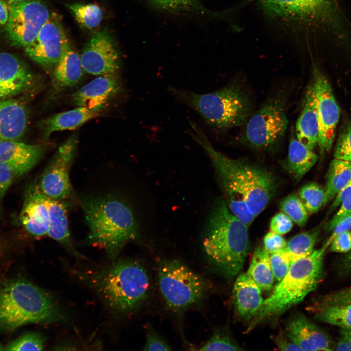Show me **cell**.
Returning <instances> with one entry per match:
<instances>
[{
  "instance_id": "1",
  "label": "cell",
  "mask_w": 351,
  "mask_h": 351,
  "mask_svg": "<svg viewBox=\"0 0 351 351\" xmlns=\"http://www.w3.org/2000/svg\"><path fill=\"white\" fill-rule=\"evenodd\" d=\"M190 124L192 137L212 161L225 199H244L256 217L275 193L276 182L273 175L257 164L224 155L213 147L197 124L190 121Z\"/></svg>"
},
{
  "instance_id": "2",
  "label": "cell",
  "mask_w": 351,
  "mask_h": 351,
  "mask_svg": "<svg viewBox=\"0 0 351 351\" xmlns=\"http://www.w3.org/2000/svg\"><path fill=\"white\" fill-rule=\"evenodd\" d=\"M70 272L91 289L106 308L117 316L129 314L146 300L149 279L136 260L119 259L96 268H71Z\"/></svg>"
},
{
  "instance_id": "3",
  "label": "cell",
  "mask_w": 351,
  "mask_h": 351,
  "mask_svg": "<svg viewBox=\"0 0 351 351\" xmlns=\"http://www.w3.org/2000/svg\"><path fill=\"white\" fill-rule=\"evenodd\" d=\"M202 246L208 260L225 276L232 278L243 268L250 247L248 226L231 212L224 199L212 206Z\"/></svg>"
},
{
  "instance_id": "4",
  "label": "cell",
  "mask_w": 351,
  "mask_h": 351,
  "mask_svg": "<svg viewBox=\"0 0 351 351\" xmlns=\"http://www.w3.org/2000/svg\"><path fill=\"white\" fill-rule=\"evenodd\" d=\"M89 228L86 242L104 250L111 261L122 248L139 236L134 215L125 203L112 196L89 199L81 202Z\"/></svg>"
},
{
  "instance_id": "5",
  "label": "cell",
  "mask_w": 351,
  "mask_h": 351,
  "mask_svg": "<svg viewBox=\"0 0 351 351\" xmlns=\"http://www.w3.org/2000/svg\"><path fill=\"white\" fill-rule=\"evenodd\" d=\"M66 315L50 293L23 279L0 287V328L12 331L30 323L67 321Z\"/></svg>"
},
{
  "instance_id": "6",
  "label": "cell",
  "mask_w": 351,
  "mask_h": 351,
  "mask_svg": "<svg viewBox=\"0 0 351 351\" xmlns=\"http://www.w3.org/2000/svg\"><path fill=\"white\" fill-rule=\"evenodd\" d=\"M269 17L298 28L324 30L341 42L348 41L351 24L338 0H259Z\"/></svg>"
},
{
  "instance_id": "7",
  "label": "cell",
  "mask_w": 351,
  "mask_h": 351,
  "mask_svg": "<svg viewBox=\"0 0 351 351\" xmlns=\"http://www.w3.org/2000/svg\"><path fill=\"white\" fill-rule=\"evenodd\" d=\"M330 245H323L309 255L293 262L272 294L254 316L249 330L259 323L279 316L301 301L319 283L323 275L324 254Z\"/></svg>"
},
{
  "instance_id": "8",
  "label": "cell",
  "mask_w": 351,
  "mask_h": 351,
  "mask_svg": "<svg viewBox=\"0 0 351 351\" xmlns=\"http://www.w3.org/2000/svg\"><path fill=\"white\" fill-rule=\"evenodd\" d=\"M168 91L177 100L195 110L206 124L214 129L226 130L245 124L252 112L249 98L234 85L205 94L173 86L169 87Z\"/></svg>"
},
{
  "instance_id": "9",
  "label": "cell",
  "mask_w": 351,
  "mask_h": 351,
  "mask_svg": "<svg viewBox=\"0 0 351 351\" xmlns=\"http://www.w3.org/2000/svg\"><path fill=\"white\" fill-rule=\"evenodd\" d=\"M157 277L160 293L168 306L180 312L202 300L210 286L202 276L177 260L159 262Z\"/></svg>"
},
{
  "instance_id": "10",
  "label": "cell",
  "mask_w": 351,
  "mask_h": 351,
  "mask_svg": "<svg viewBox=\"0 0 351 351\" xmlns=\"http://www.w3.org/2000/svg\"><path fill=\"white\" fill-rule=\"evenodd\" d=\"M243 141L257 149L266 150L278 143L287 129L284 102L278 98L266 102L245 123Z\"/></svg>"
},
{
  "instance_id": "11",
  "label": "cell",
  "mask_w": 351,
  "mask_h": 351,
  "mask_svg": "<svg viewBox=\"0 0 351 351\" xmlns=\"http://www.w3.org/2000/svg\"><path fill=\"white\" fill-rule=\"evenodd\" d=\"M78 145L77 136H71L59 146L43 171L38 185L47 197L66 201L71 197L69 173Z\"/></svg>"
},
{
  "instance_id": "12",
  "label": "cell",
  "mask_w": 351,
  "mask_h": 351,
  "mask_svg": "<svg viewBox=\"0 0 351 351\" xmlns=\"http://www.w3.org/2000/svg\"><path fill=\"white\" fill-rule=\"evenodd\" d=\"M9 7L6 24L8 38L13 45L25 47L35 39L50 18L49 11L39 0L10 4Z\"/></svg>"
},
{
  "instance_id": "13",
  "label": "cell",
  "mask_w": 351,
  "mask_h": 351,
  "mask_svg": "<svg viewBox=\"0 0 351 351\" xmlns=\"http://www.w3.org/2000/svg\"><path fill=\"white\" fill-rule=\"evenodd\" d=\"M313 82L316 95L317 145L320 152L324 153L331 149L333 144L340 117V109L329 82L316 69Z\"/></svg>"
},
{
  "instance_id": "14",
  "label": "cell",
  "mask_w": 351,
  "mask_h": 351,
  "mask_svg": "<svg viewBox=\"0 0 351 351\" xmlns=\"http://www.w3.org/2000/svg\"><path fill=\"white\" fill-rule=\"evenodd\" d=\"M69 45L60 23L50 17L35 39L25 47V51L31 59L49 69L55 67Z\"/></svg>"
},
{
  "instance_id": "15",
  "label": "cell",
  "mask_w": 351,
  "mask_h": 351,
  "mask_svg": "<svg viewBox=\"0 0 351 351\" xmlns=\"http://www.w3.org/2000/svg\"><path fill=\"white\" fill-rule=\"evenodd\" d=\"M84 73L93 76L117 75L120 68L118 52L112 39L105 31L95 34L80 56Z\"/></svg>"
},
{
  "instance_id": "16",
  "label": "cell",
  "mask_w": 351,
  "mask_h": 351,
  "mask_svg": "<svg viewBox=\"0 0 351 351\" xmlns=\"http://www.w3.org/2000/svg\"><path fill=\"white\" fill-rule=\"evenodd\" d=\"M35 78L17 57L0 52V100L10 98L31 88Z\"/></svg>"
},
{
  "instance_id": "17",
  "label": "cell",
  "mask_w": 351,
  "mask_h": 351,
  "mask_svg": "<svg viewBox=\"0 0 351 351\" xmlns=\"http://www.w3.org/2000/svg\"><path fill=\"white\" fill-rule=\"evenodd\" d=\"M20 221L26 231L35 237L47 235L49 214L47 197L36 182L27 188Z\"/></svg>"
},
{
  "instance_id": "18",
  "label": "cell",
  "mask_w": 351,
  "mask_h": 351,
  "mask_svg": "<svg viewBox=\"0 0 351 351\" xmlns=\"http://www.w3.org/2000/svg\"><path fill=\"white\" fill-rule=\"evenodd\" d=\"M120 88L117 75L98 76L75 92L72 100L77 107L99 112L118 93Z\"/></svg>"
},
{
  "instance_id": "19",
  "label": "cell",
  "mask_w": 351,
  "mask_h": 351,
  "mask_svg": "<svg viewBox=\"0 0 351 351\" xmlns=\"http://www.w3.org/2000/svg\"><path fill=\"white\" fill-rule=\"evenodd\" d=\"M286 335L302 351H331L327 335L302 315L292 317L286 327Z\"/></svg>"
},
{
  "instance_id": "20",
  "label": "cell",
  "mask_w": 351,
  "mask_h": 351,
  "mask_svg": "<svg viewBox=\"0 0 351 351\" xmlns=\"http://www.w3.org/2000/svg\"><path fill=\"white\" fill-rule=\"evenodd\" d=\"M43 153V148L39 145L16 140L0 141V162L15 168L21 176L35 166Z\"/></svg>"
},
{
  "instance_id": "21",
  "label": "cell",
  "mask_w": 351,
  "mask_h": 351,
  "mask_svg": "<svg viewBox=\"0 0 351 351\" xmlns=\"http://www.w3.org/2000/svg\"><path fill=\"white\" fill-rule=\"evenodd\" d=\"M27 110L21 102L11 98L0 100V141L21 138L26 131Z\"/></svg>"
},
{
  "instance_id": "22",
  "label": "cell",
  "mask_w": 351,
  "mask_h": 351,
  "mask_svg": "<svg viewBox=\"0 0 351 351\" xmlns=\"http://www.w3.org/2000/svg\"><path fill=\"white\" fill-rule=\"evenodd\" d=\"M233 296L238 315L247 320L253 318L263 302L261 289L247 273L236 278Z\"/></svg>"
},
{
  "instance_id": "23",
  "label": "cell",
  "mask_w": 351,
  "mask_h": 351,
  "mask_svg": "<svg viewBox=\"0 0 351 351\" xmlns=\"http://www.w3.org/2000/svg\"><path fill=\"white\" fill-rule=\"evenodd\" d=\"M296 138L312 150L317 145L318 124L315 90L313 82L308 87L301 114L296 125Z\"/></svg>"
},
{
  "instance_id": "24",
  "label": "cell",
  "mask_w": 351,
  "mask_h": 351,
  "mask_svg": "<svg viewBox=\"0 0 351 351\" xmlns=\"http://www.w3.org/2000/svg\"><path fill=\"white\" fill-rule=\"evenodd\" d=\"M49 223L47 235L61 244L77 259L85 258L74 247L69 229L67 205L66 201L47 197Z\"/></svg>"
},
{
  "instance_id": "25",
  "label": "cell",
  "mask_w": 351,
  "mask_h": 351,
  "mask_svg": "<svg viewBox=\"0 0 351 351\" xmlns=\"http://www.w3.org/2000/svg\"><path fill=\"white\" fill-rule=\"evenodd\" d=\"M83 107L52 115L40 120L38 124L44 138H48L55 132L74 130L88 121L100 116Z\"/></svg>"
},
{
  "instance_id": "26",
  "label": "cell",
  "mask_w": 351,
  "mask_h": 351,
  "mask_svg": "<svg viewBox=\"0 0 351 351\" xmlns=\"http://www.w3.org/2000/svg\"><path fill=\"white\" fill-rule=\"evenodd\" d=\"M83 73L80 56L69 45L54 67L53 87L61 91L74 86L81 80Z\"/></svg>"
},
{
  "instance_id": "27",
  "label": "cell",
  "mask_w": 351,
  "mask_h": 351,
  "mask_svg": "<svg viewBox=\"0 0 351 351\" xmlns=\"http://www.w3.org/2000/svg\"><path fill=\"white\" fill-rule=\"evenodd\" d=\"M288 152L285 168L297 181L301 180L318 160L313 150L294 137L290 139Z\"/></svg>"
},
{
  "instance_id": "28",
  "label": "cell",
  "mask_w": 351,
  "mask_h": 351,
  "mask_svg": "<svg viewBox=\"0 0 351 351\" xmlns=\"http://www.w3.org/2000/svg\"><path fill=\"white\" fill-rule=\"evenodd\" d=\"M326 178L324 205L333 200L351 179V161L334 158L329 166Z\"/></svg>"
},
{
  "instance_id": "29",
  "label": "cell",
  "mask_w": 351,
  "mask_h": 351,
  "mask_svg": "<svg viewBox=\"0 0 351 351\" xmlns=\"http://www.w3.org/2000/svg\"><path fill=\"white\" fill-rule=\"evenodd\" d=\"M247 273L261 289L269 291L272 288L274 277L269 254L264 247L255 249Z\"/></svg>"
},
{
  "instance_id": "30",
  "label": "cell",
  "mask_w": 351,
  "mask_h": 351,
  "mask_svg": "<svg viewBox=\"0 0 351 351\" xmlns=\"http://www.w3.org/2000/svg\"><path fill=\"white\" fill-rule=\"evenodd\" d=\"M316 319L323 322L351 330V303L327 305H312L310 308Z\"/></svg>"
},
{
  "instance_id": "31",
  "label": "cell",
  "mask_w": 351,
  "mask_h": 351,
  "mask_svg": "<svg viewBox=\"0 0 351 351\" xmlns=\"http://www.w3.org/2000/svg\"><path fill=\"white\" fill-rule=\"evenodd\" d=\"M320 231V226L315 227L312 230L295 235L287 242L284 250L289 256L291 264L309 255L313 251Z\"/></svg>"
},
{
  "instance_id": "32",
  "label": "cell",
  "mask_w": 351,
  "mask_h": 351,
  "mask_svg": "<svg viewBox=\"0 0 351 351\" xmlns=\"http://www.w3.org/2000/svg\"><path fill=\"white\" fill-rule=\"evenodd\" d=\"M156 8L171 13L195 14L204 16H218L208 10L200 0H149Z\"/></svg>"
},
{
  "instance_id": "33",
  "label": "cell",
  "mask_w": 351,
  "mask_h": 351,
  "mask_svg": "<svg viewBox=\"0 0 351 351\" xmlns=\"http://www.w3.org/2000/svg\"><path fill=\"white\" fill-rule=\"evenodd\" d=\"M68 8L78 22L87 28H96L101 21L102 12L97 4L75 3L69 5Z\"/></svg>"
},
{
  "instance_id": "34",
  "label": "cell",
  "mask_w": 351,
  "mask_h": 351,
  "mask_svg": "<svg viewBox=\"0 0 351 351\" xmlns=\"http://www.w3.org/2000/svg\"><path fill=\"white\" fill-rule=\"evenodd\" d=\"M298 195L309 214L316 213L324 205L325 190L316 183L304 185L300 189Z\"/></svg>"
},
{
  "instance_id": "35",
  "label": "cell",
  "mask_w": 351,
  "mask_h": 351,
  "mask_svg": "<svg viewBox=\"0 0 351 351\" xmlns=\"http://www.w3.org/2000/svg\"><path fill=\"white\" fill-rule=\"evenodd\" d=\"M280 207L282 212L299 226L302 227L306 224L309 213L298 195L292 194L286 196L281 201Z\"/></svg>"
},
{
  "instance_id": "36",
  "label": "cell",
  "mask_w": 351,
  "mask_h": 351,
  "mask_svg": "<svg viewBox=\"0 0 351 351\" xmlns=\"http://www.w3.org/2000/svg\"><path fill=\"white\" fill-rule=\"evenodd\" d=\"M332 208L339 205L340 208L326 226L328 230H332L336 224L343 218L351 214V179L334 198Z\"/></svg>"
},
{
  "instance_id": "37",
  "label": "cell",
  "mask_w": 351,
  "mask_h": 351,
  "mask_svg": "<svg viewBox=\"0 0 351 351\" xmlns=\"http://www.w3.org/2000/svg\"><path fill=\"white\" fill-rule=\"evenodd\" d=\"M45 340L39 333H25L16 339L12 341L5 347L8 351H41L45 345Z\"/></svg>"
},
{
  "instance_id": "38",
  "label": "cell",
  "mask_w": 351,
  "mask_h": 351,
  "mask_svg": "<svg viewBox=\"0 0 351 351\" xmlns=\"http://www.w3.org/2000/svg\"><path fill=\"white\" fill-rule=\"evenodd\" d=\"M242 349L227 335L216 332L199 349L200 351H238Z\"/></svg>"
},
{
  "instance_id": "39",
  "label": "cell",
  "mask_w": 351,
  "mask_h": 351,
  "mask_svg": "<svg viewBox=\"0 0 351 351\" xmlns=\"http://www.w3.org/2000/svg\"><path fill=\"white\" fill-rule=\"evenodd\" d=\"M231 212L238 219L249 226L255 216L246 201L240 198H231L225 200Z\"/></svg>"
},
{
  "instance_id": "40",
  "label": "cell",
  "mask_w": 351,
  "mask_h": 351,
  "mask_svg": "<svg viewBox=\"0 0 351 351\" xmlns=\"http://www.w3.org/2000/svg\"><path fill=\"white\" fill-rule=\"evenodd\" d=\"M271 269L274 277L280 281L288 273L291 265L289 256L284 250L271 254L270 256Z\"/></svg>"
},
{
  "instance_id": "41",
  "label": "cell",
  "mask_w": 351,
  "mask_h": 351,
  "mask_svg": "<svg viewBox=\"0 0 351 351\" xmlns=\"http://www.w3.org/2000/svg\"><path fill=\"white\" fill-rule=\"evenodd\" d=\"M334 158L351 161V125L339 136L334 151Z\"/></svg>"
},
{
  "instance_id": "42",
  "label": "cell",
  "mask_w": 351,
  "mask_h": 351,
  "mask_svg": "<svg viewBox=\"0 0 351 351\" xmlns=\"http://www.w3.org/2000/svg\"><path fill=\"white\" fill-rule=\"evenodd\" d=\"M351 303V286L320 297L312 305L327 306Z\"/></svg>"
},
{
  "instance_id": "43",
  "label": "cell",
  "mask_w": 351,
  "mask_h": 351,
  "mask_svg": "<svg viewBox=\"0 0 351 351\" xmlns=\"http://www.w3.org/2000/svg\"><path fill=\"white\" fill-rule=\"evenodd\" d=\"M20 176V174L15 168L0 162V213L2 201L7 190L14 180Z\"/></svg>"
},
{
  "instance_id": "44",
  "label": "cell",
  "mask_w": 351,
  "mask_h": 351,
  "mask_svg": "<svg viewBox=\"0 0 351 351\" xmlns=\"http://www.w3.org/2000/svg\"><path fill=\"white\" fill-rule=\"evenodd\" d=\"M292 226L293 223L291 218L284 213L280 212L271 219L270 228L271 231L281 235L289 232Z\"/></svg>"
},
{
  "instance_id": "45",
  "label": "cell",
  "mask_w": 351,
  "mask_h": 351,
  "mask_svg": "<svg viewBox=\"0 0 351 351\" xmlns=\"http://www.w3.org/2000/svg\"><path fill=\"white\" fill-rule=\"evenodd\" d=\"M144 351H170L171 347L156 332L147 327Z\"/></svg>"
},
{
  "instance_id": "46",
  "label": "cell",
  "mask_w": 351,
  "mask_h": 351,
  "mask_svg": "<svg viewBox=\"0 0 351 351\" xmlns=\"http://www.w3.org/2000/svg\"><path fill=\"white\" fill-rule=\"evenodd\" d=\"M263 243L264 249L271 254L284 250L287 242L280 234L271 231L265 235Z\"/></svg>"
},
{
  "instance_id": "47",
  "label": "cell",
  "mask_w": 351,
  "mask_h": 351,
  "mask_svg": "<svg viewBox=\"0 0 351 351\" xmlns=\"http://www.w3.org/2000/svg\"><path fill=\"white\" fill-rule=\"evenodd\" d=\"M331 251L345 253L351 250V232L346 231L337 235L330 245Z\"/></svg>"
},
{
  "instance_id": "48",
  "label": "cell",
  "mask_w": 351,
  "mask_h": 351,
  "mask_svg": "<svg viewBox=\"0 0 351 351\" xmlns=\"http://www.w3.org/2000/svg\"><path fill=\"white\" fill-rule=\"evenodd\" d=\"M351 229V214H350L345 216L336 224L332 230L333 231L332 234L327 240V242L331 245L332 241L337 235L343 232L349 231Z\"/></svg>"
},
{
  "instance_id": "49",
  "label": "cell",
  "mask_w": 351,
  "mask_h": 351,
  "mask_svg": "<svg viewBox=\"0 0 351 351\" xmlns=\"http://www.w3.org/2000/svg\"><path fill=\"white\" fill-rule=\"evenodd\" d=\"M277 348L281 351H302L300 348L289 338H286L282 333L274 338Z\"/></svg>"
},
{
  "instance_id": "50",
  "label": "cell",
  "mask_w": 351,
  "mask_h": 351,
  "mask_svg": "<svg viewBox=\"0 0 351 351\" xmlns=\"http://www.w3.org/2000/svg\"><path fill=\"white\" fill-rule=\"evenodd\" d=\"M9 17V6L5 1L0 0V28L6 24Z\"/></svg>"
},
{
  "instance_id": "51",
  "label": "cell",
  "mask_w": 351,
  "mask_h": 351,
  "mask_svg": "<svg viewBox=\"0 0 351 351\" xmlns=\"http://www.w3.org/2000/svg\"><path fill=\"white\" fill-rule=\"evenodd\" d=\"M336 350L351 351V344L345 339L341 337L336 345Z\"/></svg>"
},
{
  "instance_id": "52",
  "label": "cell",
  "mask_w": 351,
  "mask_h": 351,
  "mask_svg": "<svg viewBox=\"0 0 351 351\" xmlns=\"http://www.w3.org/2000/svg\"><path fill=\"white\" fill-rule=\"evenodd\" d=\"M341 266L344 272L351 273V250L342 261Z\"/></svg>"
},
{
  "instance_id": "53",
  "label": "cell",
  "mask_w": 351,
  "mask_h": 351,
  "mask_svg": "<svg viewBox=\"0 0 351 351\" xmlns=\"http://www.w3.org/2000/svg\"><path fill=\"white\" fill-rule=\"evenodd\" d=\"M340 332L341 337L345 339L351 344V330L342 329Z\"/></svg>"
},
{
  "instance_id": "54",
  "label": "cell",
  "mask_w": 351,
  "mask_h": 351,
  "mask_svg": "<svg viewBox=\"0 0 351 351\" xmlns=\"http://www.w3.org/2000/svg\"><path fill=\"white\" fill-rule=\"evenodd\" d=\"M10 4L18 3L26 1L27 0H7Z\"/></svg>"
},
{
  "instance_id": "55",
  "label": "cell",
  "mask_w": 351,
  "mask_h": 351,
  "mask_svg": "<svg viewBox=\"0 0 351 351\" xmlns=\"http://www.w3.org/2000/svg\"><path fill=\"white\" fill-rule=\"evenodd\" d=\"M4 347L1 344H0V350H5Z\"/></svg>"
},
{
  "instance_id": "56",
  "label": "cell",
  "mask_w": 351,
  "mask_h": 351,
  "mask_svg": "<svg viewBox=\"0 0 351 351\" xmlns=\"http://www.w3.org/2000/svg\"><path fill=\"white\" fill-rule=\"evenodd\" d=\"M1 238L0 236V244L1 243V242H1Z\"/></svg>"
}]
</instances>
